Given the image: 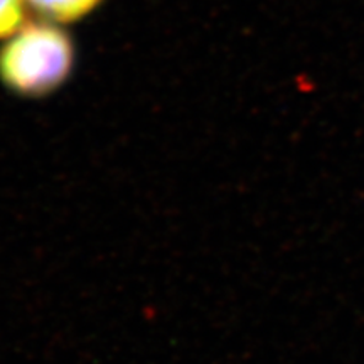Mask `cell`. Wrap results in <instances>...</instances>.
Here are the masks:
<instances>
[{"label": "cell", "instance_id": "1", "mask_svg": "<svg viewBox=\"0 0 364 364\" xmlns=\"http://www.w3.org/2000/svg\"><path fill=\"white\" fill-rule=\"evenodd\" d=\"M75 49L71 38L51 22L24 24L0 48V80L14 93L43 97L70 76Z\"/></svg>", "mask_w": 364, "mask_h": 364}, {"label": "cell", "instance_id": "2", "mask_svg": "<svg viewBox=\"0 0 364 364\" xmlns=\"http://www.w3.org/2000/svg\"><path fill=\"white\" fill-rule=\"evenodd\" d=\"M46 19L73 22L85 17L102 0H27Z\"/></svg>", "mask_w": 364, "mask_h": 364}, {"label": "cell", "instance_id": "3", "mask_svg": "<svg viewBox=\"0 0 364 364\" xmlns=\"http://www.w3.org/2000/svg\"><path fill=\"white\" fill-rule=\"evenodd\" d=\"M27 0H0V41H6L24 26Z\"/></svg>", "mask_w": 364, "mask_h": 364}]
</instances>
